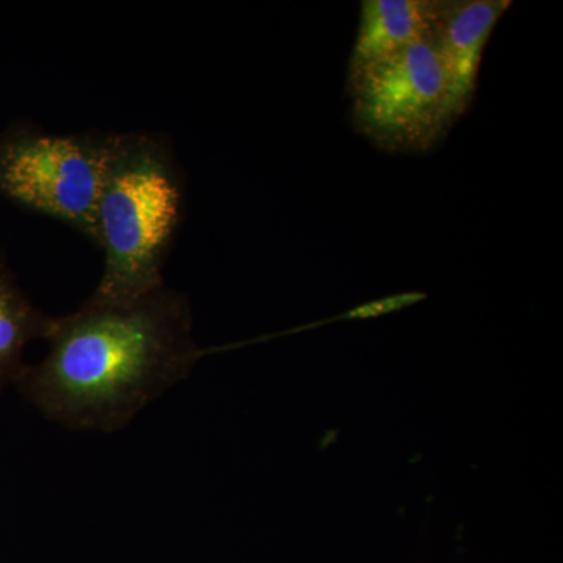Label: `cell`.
<instances>
[{
  "mask_svg": "<svg viewBox=\"0 0 563 563\" xmlns=\"http://www.w3.org/2000/svg\"><path fill=\"white\" fill-rule=\"evenodd\" d=\"M439 0H365L350 69L431 38Z\"/></svg>",
  "mask_w": 563,
  "mask_h": 563,
  "instance_id": "cell-6",
  "label": "cell"
},
{
  "mask_svg": "<svg viewBox=\"0 0 563 563\" xmlns=\"http://www.w3.org/2000/svg\"><path fill=\"white\" fill-rule=\"evenodd\" d=\"M49 352L18 387L44 417L77 431L118 432L190 376L202 352L190 299L163 287L131 303L88 299L51 318Z\"/></svg>",
  "mask_w": 563,
  "mask_h": 563,
  "instance_id": "cell-1",
  "label": "cell"
},
{
  "mask_svg": "<svg viewBox=\"0 0 563 563\" xmlns=\"http://www.w3.org/2000/svg\"><path fill=\"white\" fill-rule=\"evenodd\" d=\"M509 0H439L431 43L450 84L459 120L472 106L485 46Z\"/></svg>",
  "mask_w": 563,
  "mask_h": 563,
  "instance_id": "cell-5",
  "label": "cell"
},
{
  "mask_svg": "<svg viewBox=\"0 0 563 563\" xmlns=\"http://www.w3.org/2000/svg\"><path fill=\"white\" fill-rule=\"evenodd\" d=\"M51 317L41 313L14 282L13 274L0 258V391L16 384L25 363V346L43 339Z\"/></svg>",
  "mask_w": 563,
  "mask_h": 563,
  "instance_id": "cell-7",
  "label": "cell"
},
{
  "mask_svg": "<svg viewBox=\"0 0 563 563\" xmlns=\"http://www.w3.org/2000/svg\"><path fill=\"white\" fill-rule=\"evenodd\" d=\"M185 210L172 146L147 132L113 133L98 206L103 272L90 301L131 303L163 287V268Z\"/></svg>",
  "mask_w": 563,
  "mask_h": 563,
  "instance_id": "cell-2",
  "label": "cell"
},
{
  "mask_svg": "<svg viewBox=\"0 0 563 563\" xmlns=\"http://www.w3.org/2000/svg\"><path fill=\"white\" fill-rule=\"evenodd\" d=\"M113 133H0V196L76 229L96 244V206Z\"/></svg>",
  "mask_w": 563,
  "mask_h": 563,
  "instance_id": "cell-4",
  "label": "cell"
},
{
  "mask_svg": "<svg viewBox=\"0 0 563 563\" xmlns=\"http://www.w3.org/2000/svg\"><path fill=\"white\" fill-rule=\"evenodd\" d=\"M424 298L421 292H404V295L391 296V298L379 299V301L368 302L365 306L357 307V309L350 312V318H374L380 314L395 312L401 310L404 307L410 306Z\"/></svg>",
  "mask_w": 563,
  "mask_h": 563,
  "instance_id": "cell-8",
  "label": "cell"
},
{
  "mask_svg": "<svg viewBox=\"0 0 563 563\" xmlns=\"http://www.w3.org/2000/svg\"><path fill=\"white\" fill-rule=\"evenodd\" d=\"M347 95L355 129L388 152L431 151L459 121L431 40L347 69Z\"/></svg>",
  "mask_w": 563,
  "mask_h": 563,
  "instance_id": "cell-3",
  "label": "cell"
}]
</instances>
